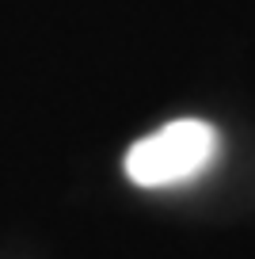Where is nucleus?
<instances>
[{"instance_id":"obj_1","label":"nucleus","mask_w":255,"mask_h":259,"mask_svg":"<svg viewBox=\"0 0 255 259\" xmlns=\"http://www.w3.org/2000/svg\"><path fill=\"white\" fill-rule=\"evenodd\" d=\"M217 156V130L202 118H179L141 138L126 153V176L137 187H176L194 179Z\"/></svg>"}]
</instances>
